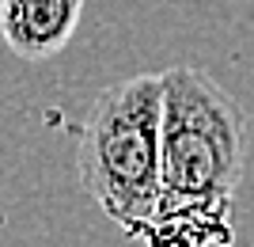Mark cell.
Listing matches in <instances>:
<instances>
[{
	"mask_svg": "<svg viewBox=\"0 0 254 247\" xmlns=\"http://www.w3.org/2000/svg\"><path fill=\"white\" fill-rule=\"evenodd\" d=\"M159 80V202L137 240L144 247H228L247 114L232 91L193 65L163 69Z\"/></svg>",
	"mask_w": 254,
	"mask_h": 247,
	"instance_id": "cell-1",
	"label": "cell"
},
{
	"mask_svg": "<svg viewBox=\"0 0 254 247\" xmlns=\"http://www.w3.org/2000/svg\"><path fill=\"white\" fill-rule=\"evenodd\" d=\"M159 118L163 80L137 73L99 91L80 133V186L129 240L144 232L159 202Z\"/></svg>",
	"mask_w": 254,
	"mask_h": 247,
	"instance_id": "cell-2",
	"label": "cell"
},
{
	"mask_svg": "<svg viewBox=\"0 0 254 247\" xmlns=\"http://www.w3.org/2000/svg\"><path fill=\"white\" fill-rule=\"evenodd\" d=\"M84 0H0V38L23 61H50L72 42Z\"/></svg>",
	"mask_w": 254,
	"mask_h": 247,
	"instance_id": "cell-3",
	"label": "cell"
}]
</instances>
